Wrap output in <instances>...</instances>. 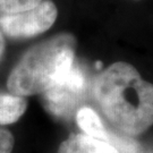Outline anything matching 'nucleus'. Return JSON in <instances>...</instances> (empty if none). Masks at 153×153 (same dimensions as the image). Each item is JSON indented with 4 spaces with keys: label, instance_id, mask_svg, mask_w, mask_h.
<instances>
[{
    "label": "nucleus",
    "instance_id": "1",
    "mask_svg": "<svg viewBox=\"0 0 153 153\" xmlns=\"http://www.w3.org/2000/svg\"><path fill=\"white\" fill-rule=\"evenodd\" d=\"M94 98L117 129L137 136L153 125V84L124 61L107 67L93 85Z\"/></svg>",
    "mask_w": 153,
    "mask_h": 153
},
{
    "label": "nucleus",
    "instance_id": "2",
    "mask_svg": "<svg viewBox=\"0 0 153 153\" xmlns=\"http://www.w3.org/2000/svg\"><path fill=\"white\" fill-rule=\"evenodd\" d=\"M76 39L60 33L28 50L10 71L7 88L14 95L43 94L62 83L75 65Z\"/></svg>",
    "mask_w": 153,
    "mask_h": 153
},
{
    "label": "nucleus",
    "instance_id": "3",
    "mask_svg": "<svg viewBox=\"0 0 153 153\" xmlns=\"http://www.w3.org/2000/svg\"><path fill=\"white\" fill-rule=\"evenodd\" d=\"M57 16L58 9L55 2L42 0L32 9L0 16V31L14 39L31 38L49 30Z\"/></svg>",
    "mask_w": 153,
    "mask_h": 153
},
{
    "label": "nucleus",
    "instance_id": "4",
    "mask_svg": "<svg viewBox=\"0 0 153 153\" xmlns=\"http://www.w3.org/2000/svg\"><path fill=\"white\" fill-rule=\"evenodd\" d=\"M85 85L84 74L74 65L64 82L43 93L47 109L58 117L71 116L84 97Z\"/></svg>",
    "mask_w": 153,
    "mask_h": 153
},
{
    "label": "nucleus",
    "instance_id": "5",
    "mask_svg": "<svg viewBox=\"0 0 153 153\" xmlns=\"http://www.w3.org/2000/svg\"><path fill=\"white\" fill-rule=\"evenodd\" d=\"M76 121L79 128L84 131V134H86L88 136L110 143L118 151L121 150L125 153L136 152V143L131 140H127V138L118 137L112 133H109L105 129V127L103 126L98 114L91 108L84 107L78 110L76 114Z\"/></svg>",
    "mask_w": 153,
    "mask_h": 153
},
{
    "label": "nucleus",
    "instance_id": "6",
    "mask_svg": "<svg viewBox=\"0 0 153 153\" xmlns=\"http://www.w3.org/2000/svg\"><path fill=\"white\" fill-rule=\"evenodd\" d=\"M57 153H121L110 143L86 134H71L60 144Z\"/></svg>",
    "mask_w": 153,
    "mask_h": 153
},
{
    "label": "nucleus",
    "instance_id": "7",
    "mask_svg": "<svg viewBox=\"0 0 153 153\" xmlns=\"http://www.w3.org/2000/svg\"><path fill=\"white\" fill-rule=\"evenodd\" d=\"M27 108L24 97L14 94H0V125H9L17 121Z\"/></svg>",
    "mask_w": 153,
    "mask_h": 153
},
{
    "label": "nucleus",
    "instance_id": "8",
    "mask_svg": "<svg viewBox=\"0 0 153 153\" xmlns=\"http://www.w3.org/2000/svg\"><path fill=\"white\" fill-rule=\"evenodd\" d=\"M42 0H0V16L32 9Z\"/></svg>",
    "mask_w": 153,
    "mask_h": 153
},
{
    "label": "nucleus",
    "instance_id": "9",
    "mask_svg": "<svg viewBox=\"0 0 153 153\" xmlns=\"http://www.w3.org/2000/svg\"><path fill=\"white\" fill-rule=\"evenodd\" d=\"M15 140L10 131L0 129V153H11Z\"/></svg>",
    "mask_w": 153,
    "mask_h": 153
},
{
    "label": "nucleus",
    "instance_id": "10",
    "mask_svg": "<svg viewBox=\"0 0 153 153\" xmlns=\"http://www.w3.org/2000/svg\"><path fill=\"white\" fill-rule=\"evenodd\" d=\"M4 51H5V39H4V35L0 31V59L4 55Z\"/></svg>",
    "mask_w": 153,
    "mask_h": 153
}]
</instances>
